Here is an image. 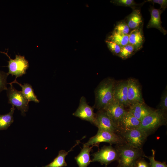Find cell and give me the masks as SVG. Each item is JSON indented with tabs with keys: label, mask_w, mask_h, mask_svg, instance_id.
I'll use <instances>...</instances> for the list:
<instances>
[{
	"label": "cell",
	"mask_w": 167,
	"mask_h": 167,
	"mask_svg": "<svg viewBox=\"0 0 167 167\" xmlns=\"http://www.w3.org/2000/svg\"><path fill=\"white\" fill-rule=\"evenodd\" d=\"M115 82L114 79L109 77L100 82L95 90L94 108L98 110H104L114 101Z\"/></svg>",
	"instance_id": "cell-1"
},
{
	"label": "cell",
	"mask_w": 167,
	"mask_h": 167,
	"mask_svg": "<svg viewBox=\"0 0 167 167\" xmlns=\"http://www.w3.org/2000/svg\"><path fill=\"white\" fill-rule=\"evenodd\" d=\"M152 155L151 156H145L149 160V164L150 167H167L165 162H161L155 159V152L154 149H152Z\"/></svg>",
	"instance_id": "cell-27"
},
{
	"label": "cell",
	"mask_w": 167,
	"mask_h": 167,
	"mask_svg": "<svg viewBox=\"0 0 167 167\" xmlns=\"http://www.w3.org/2000/svg\"><path fill=\"white\" fill-rule=\"evenodd\" d=\"M166 88L161 95V101L157 109L166 113H167V91Z\"/></svg>",
	"instance_id": "cell-28"
},
{
	"label": "cell",
	"mask_w": 167,
	"mask_h": 167,
	"mask_svg": "<svg viewBox=\"0 0 167 167\" xmlns=\"http://www.w3.org/2000/svg\"><path fill=\"white\" fill-rule=\"evenodd\" d=\"M130 29L124 19H123L117 23L113 31L123 34L128 35L130 32Z\"/></svg>",
	"instance_id": "cell-26"
},
{
	"label": "cell",
	"mask_w": 167,
	"mask_h": 167,
	"mask_svg": "<svg viewBox=\"0 0 167 167\" xmlns=\"http://www.w3.org/2000/svg\"><path fill=\"white\" fill-rule=\"evenodd\" d=\"M150 18L147 25V28H154L158 30L164 35L167 33L166 30L161 25V16L163 11L159 9H156L153 6H150L149 9Z\"/></svg>",
	"instance_id": "cell-14"
},
{
	"label": "cell",
	"mask_w": 167,
	"mask_h": 167,
	"mask_svg": "<svg viewBox=\"0 0 167 167\" xmlns=\"http://www.w3.org/2000/svg\"><path fill=\"white\" fill-rule=\"evenodd\" d=\"M141 123V121L136 118L128 111H126L120 122L118 130L139 128Z\"/></svg>",
	"instance_id": "cell-17"
},
{
	"label": "cell",
	"mask_w": 167,
	"mask_h": 167,
	"mask_svg": "<svg viewBox=\"0 0 167 167\" xmlns=\"http://www.w3.org/2000/svg\"><path fill=\"white\" fill-rule=\"evenodd\" d=\"M105 41L109 49L112 54L113 55L118 56L121 47L116 43L111 41L106 40Z\"/></svg>",
	"instance_id": "cell-29"
},
{
	"label": "cell",
	"mask_w": 167,
	"mask_h": 167,
	"mask_svg": "<svg viewBox=\"0 0 167 167\" xmlns=\"http://www.w3.org/2000/svg\"><path fill=\"white\" fill-rule=\"evenodd\" d=\"M136 52L134 47L128 43L121 47L118 56L122 59L125 60L131 57Z\"/></svg>",
	"instance_id": "cell-25"
},
{
	"label": "cell",
	"mask_w": 167,
	"mask_h": 167,
	"mask_svg": "<svg viewBox=\"0 0 167 167\" xmlns=\"http://www.w3.org/2000/svg\"><path fill=\"white\" fill-rule=\"evenodd\" d=\"M118 153L117 167H133L139 159L146 156L142 149L133 147L126 143L116 145Z\"/></svg>",
	"instance_id": "cell-2"
},
{
	"label": "cell",
	"mask_w": 167,
	"mask_h": 167,
	"mask_svg": "<svg viewBox=\"0 0 167 167\" xmlns=\"http://www.w3.org/2000/svg\"><path fill=\"white\" fill-rule=\"evenodd\" d=\"M8 76L7 73L0 71V92L3 90L7 89L6 79Z\"/></svg>",
	"instance_id": "cell-30"
},
{
	"label": "cell",
	"mask_w": 167,
	"mask_h": 167,
	"mask_svg": "<svg viewBox=\"0 0 167 167\" xmlns=\"http://www.w3.org/2000/svg\"><path fill=\"white\" fill-rule=\"evenodd\" d=\"M118 134L126 143L135 148L142 149L148 136L139 128L128 130H118Z\"/></svg>",
	"instance_id": "cell-5"
},
{
	"label": "cell",
	"mask_w": 167,
	"mask_h": 167,
	"mask_svg": "<svg viewBox=\"0 0 167 167\" xmlns=\"http://www.w3.org/2000/svg\"><path fill=\"white\" fill-rule=\"evenodd\" d=\"M124 19L130 29L133 30L143 25V19L140 8L133 9L132 12Z\"/></svg>",
	"instance_id": "cell-16"
},
{
	"label": "cell",
	"mask_w": 167,
	"mask_h": 167,
	"mask_svg": "<svg viewBox=\"0 0 167 167\" xmlns=\"http://www.w3.org/2000/svg\"><path fill=\"white\" fill-rule=\"evenodd\" d=\"M7 52H7L0 51V53L6 55L9 59L7 66L8 68V71L7 73V75L15 76V80H16L18 77L26 74V70L29 67V63L23 56L16 54L14 59L11 58Z\"/></svg>",
	"instance_id": "cell-6"
},
{
	"label": "cell",
	"mask_w": 167,
	"mask_h": 167,
	"mask_svg": "<svg viewBox=\"0 0 167 167\" xmlns=\"http://www.w3.org/2000/svg\"></svg>",
	"instance_id": "cell-33"
},
{
	"label": "cell",
	"mask_w": 167,
	"mask_h": 167,
	"mask_svg": "<svg viewBox=\"0 0 167 167\" xmlns=\"http://www.w3.org/2000/svg\"><path fill=\"white\" fill-rule=\"evenodd\" d=\"M167 121V113L157 109L142 120L139 128L144 131L148 136L160 126L165 125Z\"/></svg>",
	"instance_id": "cell-3"
},
{
	"label": "cell",
	"mask_w": 167,
	"mask_h": 167,
	"mask_svg": "<svg viewBox=\"0 0 167 167\" xmlns=\"http://www.w3.org/2000/svg\"><path fill=\"white\" fill-rule=\"evenodd\" d=\"M73 115L93 124L96 113L94 112V108L89 105L87 102L85 98L82 96L80 99L78 108L73 113Z\"/></svg>",
	"instance_id": "cell-9"
},
{
	"label": "cell",
	"mask_w": 167,
	"mask_h": 167,
	"mask_svg": "<svg viewBox=\"0 0 167 167\" xmlns=\"http://www.w3.org/2000/svg\"><path fill=\"white\" fill-rule=\"evenodd\" d=\"M111 2L116 5L125 7H129L132 9L140 8L147 1H144L141 3H137L134 0H114Z\"/></svg>",
	"instance_id": "cell-24"
},
{
	"label": "cell",
	"mask_w": 167,
	"mask_h": 167,
	"mask_svg": "<svg viewBox=\"0 0 167 167\" xmlns=\"http://www.w3.org/2000/svg\"><path fill=\"white\" fill-rule=\"evenodd\" d=\"M107 40L114 42L122 47L128 44L129 35L113 31Z\"/></svg>",
	"instance_id": "cell-23"
},
{
	"label": "cell",
	"mask_w": 167,
	"mask_h": 167,
	"mask_svg": "<svg viewBox=\"0 0 167 167\" xmlns=\"http://www.w3.org/2000/svg\"><path fill=\"white\" fill-rule=\"evenodd\" d=\"M101 142L108 143L111 145H119L126 143L124 139L118 134L98 129L96 134L90 138L87 143L84 144V146H98L99 144Z\"/></svg>",
	"instance_id": "cell-4"
},
{
	"label": "cell",
	"mask_w": 167,
	"mask_h": 167,
	"mask_svg": "<svg viewBox=\"0 0 167 167\" xmlns=\"http://www.w3.org/2000/svg\"><path fill=\"white\" fill-rule=\"evenodd\" d=\"M143 27L132 30L128 34V43L134 47L136 52L143 48L145 41Z\"/></svg>",
	"instance_id": "cell-15"
},
{
	"label": "cell",
	"mask_w": 167,
	"mask_h": 167,
	"mask_svg": "<svg viewBox=\"0 0 167 167\" xmlns=\"http://www.w3.org/2000/svg\"><path fill=\"white\" fill-rule=\"evenodd\" d=\"M94 146H83L79 153L75 157L79 167H87L91 162L90 152Z\"/></svg>",
	"instance_id": "cell-19"
},
{
	"label": "cell",
	"mask_w": 167,
	"mask_h": 167,
	"mask_svg": "<svg viewBox=\"0 0 167 167\" xmlns=\"http://www.w3.org/2000/svg\"><path fill=\"white\" fill-rule=\"evenodd\" d=\"M93 124L97 127L98 129L118 133V128L104 110H98L96 113Z\"/></svg>",
	"instance_id": "cell-11"
},
{
	"label": "cell",
	"mask_w": 167,
	"mask_h": 167,
	"mask_svg": "<svg viewBox=\"0 0 167 167\" xmlns=\"http://www.w3.org/2000/svg\"><path fill=\"white\" fill-rule=\"evenodd\" d=\"M133 167H150V166L149 163L145 161L144 157H142L135 162Z\"/></svg>",
	"instance_id": "cell-32"
},
{
	"label": "cell",
	"mask_w": 167,
	"mask_h": 167,
	"mask_svg": "<svg viewBox=\"0 0 167 167\" xmlns=\"http://www.w3.org/2000/svg\"><path fill=\"white\" fill-rule=\"evenodd\" d=\"M91 162H98L101 164L106 166L111 163L118 160V153L116 148L111 145L104 146L97 152L92 155Z\"/></svg>",
	"instance_id": "cell-8"
},
{
	"label": "cell",
	"mask_w": 167,
	"mask_h": 167,
	"mask_svg": "<svg viewBox=\"0 0 167 167\" xmlns=\"http://www.w3.org/2000/svg\"><path fill=\"white\" fill-rule=\"evenodd\" d=\"M127 81V97L129 106L137 103H144L141 86L139 81L132 78L128 79Z\"/></svg>",
	"instance_id": "cell-10"
},
{
	"label": "cell",
	"mask_w": 167,
	"mask_h": 167,
	"mask_svg": "<svg viewBox=\"0 0 167 167\" xmlns=\"http://www.w3.org/2000/svg\"><path fill=\"white\" fill-rule=\"evenodd\" d=\"M15 109L14 106L7 113L0 115V130L7 129L14 122L13 114Z\"/></svg>",
	"instance_id": "cell-22"
},
{
	"label": "cell",
	"mask_w": 167,
	"mask_h": 167,
	"mask_svg": "<svg viewBox=\"0 0 167 167\" xmlns=\"http://www.w3.org/2000/svg\"><path fill=\"white\" fill-rule=\"evenodd\" d=\"M151 3L153 4L155 3H157L160 6L159 9L162 10L163 11H165L167 7V0H148L146 1Z\"/></svg>",
	"instance_id": "cell-31"
},
{
	"label": "cell",
	"mask_w": 167,
	"mask_h": 167,
	"mask_svg": "<svg viewBox=\"0 0 167 167\" xmlns=\"http://www.w3.org/2000/svg\"><path fill=\"white\" fill-rule=\"evenodd\" d=\"M10 86L6 90L8 103L20 110L23 116L25 115L29 108V102L23 94L21 91L16 90L12 84L7 83Z\"/></svg>",
	"instance_id": "cell-7"
},
{
	"label": "cell",
	"mask_w": 167,
	"mask_h": 167,
	"mask_svg": "<svg viewBox=\"0 0 167 167\" xmlns=\"http://www.w3.org/2000/svg\"><path fill=\"white\" fill-rule=\"evenodd\" d=\"M104 110L107 113L118 129L120 122L126 111L125 107L114 101Z\"/></svg>",
	"instance_id": "cell-13"
},
{
	"label": "cell",
	"mask_w": 167,
	"mask_h": 167,
	"mask_svg": "<svg viewBox=\"0 0 167 167\" xmlns=\"http://www.w3.org/2000/svg\"><path fill=\"white\" fill-rule=\"evenodd\" d=\"M154 110L146 106L144 103H137L130 105L128 111L140 121Z\"/></svg>",
	"instance_id": "cell-18"
},
{
	"label": "cell",
	"mask_w": 167,
	"mask_h": 167,
	"mask_svg": "<svg viewBox=\"0 0 167 167\" xmlns=\"http://www.w3.org/2000/svg\"><path fill=\"white\" fill-rule=\"evenodd\" d=\"M127 95V80L115 81L114 92V101L125 107L129 106Z\"/></svg>",
	"instance_id": "cell-12"
},
{
	"label": "cell",
	"mask_w": 167,
	"mask_h": 167,
	"mask_svg": "<svg viewBox=\"0 0 167 167\" xmlns=\"http://www.w3.org/2000/svg\"><path fill=\"white\" fill-rule=\"evenodd\" d=\"M10 83H16L18 84L22 88L21 92L23 94L29 102L32 101L36 103L39 102V100L37 99L36 96L35 95L34 90L30 84L24 83L23 85L17 82L16 80H14Z\"/></svg>",
	"instance_id": "cell-21"
},
{
	"label": "cell",
	"mask_w": 167,
	"mask_h": 167,
	"mask_svg": "<svg viewBox=\"0 0 167 167\" xmlns=\"http://www.w3.org/2000/svg\"><path fill=\"white\" fill-rule=\"evenodd\" d=\"M79 143L80 140L77 141L76 143L68 152L64 150H60L58 156L53 161L49 164L42 167H63L67 166V164L65 160L66 157L72 150L73 148Z\"/></svg>",
	"instance_id": "cell-20"
}]
</instances>
